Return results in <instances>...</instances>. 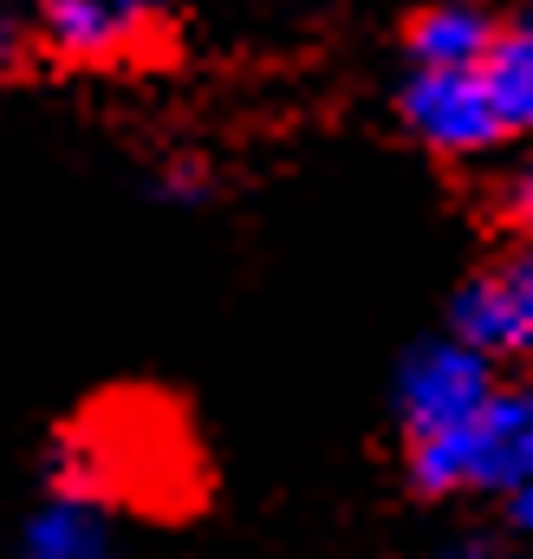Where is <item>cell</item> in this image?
Here are the masks:
<instances>
[{
    "instance_id": "1",
    "label": "cell",
    "mask_w": 533,
    "mask_h": 559,
    "mask_svg": "<svg viewBox=\"0 0 533 559\" xmlns=\"http://www.w3.org/2000/svg\"><path fill=\"white\" fill-rule=\"evenodd\" d=\"M533 475V384H495L469 423L410 442L423 495H514Z\"/></svg>"
},
{
    "instance_id": "2",
    "label": "cell",
    "mask_w": 533,
    "mask_h": 559,
    "mask_svg": "<svg viewBox=\"0 0 533 559\" xmlns=\"http://www.w3.org/2000/svg\"><path fill=\"white\" fill-rule=\"evenodd\" d=\"M495 358H482L475 345H462L455 332L449 338H429L403 358L398 371V423H403V442H423V436H442L455 423H469L488 391H495Z\"/></svg>"
},
{
    "instance_id": "3",
    "label": "cell",
    "mask_w": 533,
    "mask_h": 559,
    "mask_svg": "<svg viewBox=\"0 0 533 559\" xmlns=\"http://www.w3.org/2000/svg\"><path fill=\"white\" fill-rule=\"evenodd\" d=\"M398 105L403 124L442 156H482V150H495L508 138L482 66H410Z\"/></svg>"
},
{
    "instance_id": "4",
    "label": "cell",
    "mask_w": 533,
    "mask_h": 559,
    "mask_svg": "<svg viewBox=\"0 0 533 559\" xmlns=\"http://www.w3.org/2000/svg\"><path fill=\"white\" fill-rule=\"evenodd\" d=\"M449 332L482 358H533V241L455 293Z\"/></svg>"
},
{
    "instance_id": "5",
    "label": "cell",
    "mask_w": 533,
    "mask_h": 559,
    "mask_svg": "<svg viewBox=\"0 0 533 559\" xmlns=\"http://www.w3.org/2000/svg\"><path fill=\"white\" fill-rule=\"evenodd\" d=\"M39 33L66 59H118L137 39V20L118 0H39Z\"/></svg>"
},
{
    "instance_id": "6",
    "label": "cell",
    "mask_w": 533,
    "mask_h": 559,
    "mask_svg": "<svg viewBox=\"0 0 533 559\" xmlns=\"http://www.w3.org/2000/svg\"><path fill=\"white\" fill-rule=\"evenodd\" d=\"M495 20L482 7H462V0H442L429 13L410 20V66H482L488 46H495Z\"/></svg>"
},
{
    "instance_id": "7",
    "label": "cell",
    "mask_w": 533,
    "mask_h": 559,
    "mask_svg": "<svg viewBox=\"0 0 533 559\" xmlns=\"http://www.w3.org/2000/svg\"><path fill=\"white\" fill-rule=\"evenodd\" d=\"M482 79H488V98L501 111V131L508 138H533V7L495 33L488 59H482Z\"/></svg>"
},
{
    "instance_id": "8",
    "label": "cell",
    "mask_w": 533,
    "mask_h": 559,
    "mask_svg": "<svg viewBox=\"0 0 533 559\" xmlns=\"http://www.w3.org/2000/svg\"><path fill=\"white\" fill-rule=\"evenodd\" d=\"M26 559H118V547H111V534H105L92 501L52 495L26 521Z\"/></svg>"
},
{
    "instance_id": "9",
    "label": "cell",
    "mask_w": 533,
    "mask_h": 559,
    "mask_svg": "<svg viewBox=\"0 0 533 559\" xmlns=\"http://www.w3.org/2000/svg\"><path fill=\"white\" fill-rule=\"evenodd\" d=\"M495 209H501V222H508V228H514L521 241H533V156L508 169V182H501Z\"/></svg>"
},
{
    "instance_id": "10",
    "label": "cell",
    "mask_w": 533,
    "mask_h": 559,
    "mask_svg": "<svg viewBox=\"0 0 533 559\" xmlns=\"http://www.w3.org/2000/svg\"><path fill=\"white\" fill-rule=\"evenodd\" d=\"M169 202H202L209 195V176L202 169H163V182H156Z\"/></svg>"
},
{
    "instance_id": "11",
    "label": "cell",
    "mask_w": 533,
    "mask_h": 559,
    "mask_svg": "<svg viewBox=\"0 0 533 559\" xmlns=\"http://www.w3.org/2000/svg\"><path fill=\"white\" fill-rule=\"evenodd\" d=\"M501 501H508V521H514L521 534H533V475L514 488V495H501Z\"/></svg>"
},
{
    "instance_id": "12",
    "label": "cell",
    "mask_w": 533,
    "mask_h": 559,
    "mask_svg": "<svg viewBox=\"0 0 533 559\" xmlns=\"http://www.w3.org/2000/svg\"><path fill=\"white\" fill-rule=\"evenodd\" d=\"M442 559H508V554H501L495 540H455V547H449Z\"/></svg>"
},
{
    "instance_id": "13",
    "label": "cell",
    "mask_w": 533,
    "mask_h": 559,
    "mask_svg": "<svg viewBox=\"0 0 533 559\" xmlns=\"http://www.w3.org/2000/svg\"><path fill=\"white\" fill-rule=\"evenodd\" d=\"M118 7H125V13H131L137 26H143V20H150V13H156V7H163V0H118Z\"/></svg>"
},
{
    "instance_id": "14",
    "label": "cell",
    "mask_w": 533,
    "mask_h": 559,
    "mask_svg": "<svg viewBox=\"0 0 533 559\" xmlns=\"http://www.w3.org/2000/svg\"><path fill=\"white\" fill-rule=\"evenodd\" d=\"M13 59V20H0V66Z\"/></svg>"
}]
</instances>
